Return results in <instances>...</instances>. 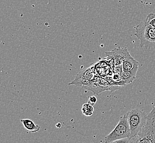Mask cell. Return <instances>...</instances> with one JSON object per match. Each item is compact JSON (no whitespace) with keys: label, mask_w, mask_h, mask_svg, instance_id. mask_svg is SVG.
Masks as SVG:
<instances>
[{"label":"cell","mask_w":155,"mask_h":143,"mask_svg":"<svg viewBox=\"0 0 155 143\" xmlns=\"http://www.w3.org/2000/svg\"><path fill=\"white\" fill-rule=\"evenodd\" d=\"M130 139L133 143H155V106L148 114L145 125Z\"/></svg>","instance_id":"1"},{"label":"cell","mask_w":155,"mask_h":143,"mask_svg":"<svg viewBox=\"0 0 155 143\" xmlns=\"http://www.w3.org/2000/svg\"><path fill=\"white\" fill-rule=\"evenodd\" d=\"M135 35L140 41V46L145 49L155 47V28L144 19L135 27Z\"/></svg>","instance_id":"2"},{"label":"cell","mask_w":155,"mask_h":143,"mask_svg":"<svg viewBox=\"0 0 155 143\" xmlns=\"http://www.w3.org/2000/svg\"><path fill=\"white\" fill-rule=\"evenodd\" d=\"M125 115L130 129L129 138L132 139L137 136V134L146 124L148 115L145 111L139 109L131 110Z\"/></svg>","instance_id":"3"},{"label":"cell","mask_w":155,"mask_h":143,"mask_svg":"<svg viewBox=\"0 0 155 143\" xmlns=\"http://www.w3.org/2000/svg\"><path fill=\"white\" fill-rule=\"evenodd\" d=\"M130 129L126 115L122 116L114 129L107 135L104 139L105 143H110L115 140L129 138Z\"/></svg>","instance_id":"4"},{"label":"cell","mask_w":155,"mask_h":143,"mask_svg":"<svg viewBox=\"0 0 155 143\" xmlns=\"http://www.w3.org/2000/svg\"><path fill=\"white\" fill-rule=\"evenodd\" d=\"M94 76V67L93 65L78 72L74 80L72 81L68 85H74L78 87H84L87 86Z\"/></svg>","instance_id":"5"},{"label":"cell","mask_w":155,"mask_h":143,"mask_svg":"<svg viewBox=\"0 0 155 143\" xmlns=\"http://www.w3.org/2000/svg\"><path fill=\"white\" fill-rule=\"evenodd\" d=\"M129 52L127 47L121 48L120 47H115L110 52H106V55H107L109 59H112L113 62L115 66L122 64L125 57Z\"/></svg>","instance_id":"6"},{"label":"cell","mask_w":155,"mask_h":143,"mask_svg":"<svg viewBox=\"0 0 155 143\" xmlns=\"http://www.w3.org/2000/svg\"><path fill=\"white\" fill-rule=\"evenodd\" d=\"M139 63L137 62L133 67V68L130 71L123 72L120 75V80L124 81L126 84H130L132 83L136 78L137 72L139 69Z\"/></svg>","instance_id":"7"},{"label":"cell","mask_w":155,"mask_h":143,"mask_svg":"<svg viewBox=\"0 0 155 143\" xmlns=\"http://www.w3.org/2000/svg\"><path fill=\"white\" fill-rule=\"evenodd\" d=\"M137 62V61L134 59L132 56H131L129 52L127 53V55L125 57V58L123 61V62H122L123 71H128L131 70L133 68L135 64Z\"/></svg>","instance_id":"8"},{"label":"cell","mask_w":155,"mask_h":143,"mask_svg":"<svg viewBox=\"0 0 155 143\" xmlns=\"http://www.w3.org/2000/svg\"><path fill=\"white\" fill-rule=\"evenodd\" d=\"M21 122L24 127L28 131L31 132V133H36L39 131L41 127L39 125H35L33 121L29 119H21Z\"/></svg>","instance_id":"9"},{"label":"cell","mask_w":155,"mask_h":143,"mask_svg":"<svg viewBox=\"0 0 155 143\" xmlns=\"http://www.w3.org/2000/svg\"><path fill=\"white\" fill-rule=\"evenodd\" d=\"M82 111L84 115L86 116H91L93 115L94 111L93 106L91 105L88 103H84L82 107Z\"/></svg>","instance_id":"10"},{"label":"cell","mask_w":155,"mask_h":143,"mask_svg":"<svg viewBox=\"0 0 155 143\" xmlns=\"http://www.w3.org/2000/svg\"><path fill=\"white\" fill-rule=\"evenodd\" d=\"M145 20L148 23V24L155 28V14L151 13L149 14Z\"/></svg>","instance_id":"11"},{"label":"cell","mask_w":155,"mask_h":143,"mask_svg":"<svg viewBox=\"0 0 155 143\" xmlns=\"http://www.w3.org/2000/svg\"><path fill=\"white\" fill-rule=\"evenodd\" d=\"M123 65L122 64L119 65H115L114 68L113 70V72L115 74L120 75L123 72Z\"/></svg>","instance_id":"12"},{"label":"cell","mask_w":155,"mask_h":143,"mask_svg":"<svg viewBox=\"0 0 155 143\" xmlns=\"http://www.w3.org/2000/svg\"><path fill=\"white\" fill-rule=\"evenodd\" d=\"M110 143H133V140L130 138H124L119 140H115Z\"/></svg>","instance_id":"13"},{"label":"cell","mask_w":155,"mask_h":143,"mask_svg":"<svg viewBox=\"0 0 155 143\" xmlns=\"http://www.w3.org/2000/svg\"><path fill=\"white\" fill-rule=\"evenodd\" d=\"M97 99L96 97H95L94 96H92V97H90L88 103L90 104L91 105L93 106V105H94L96 104V103H97Z\"/></svg>","instance_id":"14"},{"label":"cell","mask_w":155,"mask_h":143,"mask_svg":"<svg viewBox=\"0 0 155 143\" xmlns=\"http://www.w3.org/2000/svg\"><path fill=\"white\" fill-rule=\"evenodd\" d=\"M56 127L57 128H61V125L60 123H59L56 124Z\"/></svg>","instance_id":"15"}]
</instances>
